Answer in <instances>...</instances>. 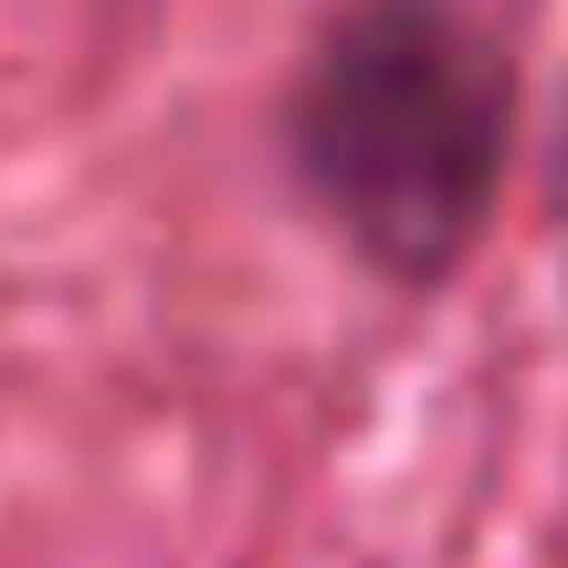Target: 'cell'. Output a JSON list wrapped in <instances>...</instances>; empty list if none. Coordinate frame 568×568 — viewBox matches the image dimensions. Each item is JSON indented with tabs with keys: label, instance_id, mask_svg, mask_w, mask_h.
<instances>
[{
	"label": "cell",
	"instance_id": "6da1fadb",
	"mask_svg": "<svg viewBox=\"0 0 568 568\" xmlns=\"http://www.w3.org/2000/svg\"><path fill=\"white\" fill-rule=\"evenodd\" d=\"M516 148V74L474 0H347L295 74V169L379 274L474 253Z\"/></svg>",
	"mask_w": 568,
	"mask_h": 568
}]
</instances>
